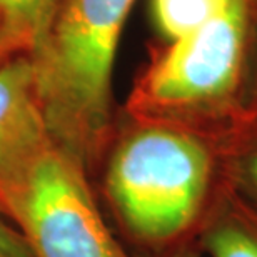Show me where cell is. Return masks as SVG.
Segmentation results:
<instances>
[{"mask_svg": "<svg viewBox=\"0 0 257 257\" xmlns=\"http://www.w3.org/2000/svg\"><path fill=\"white\" fill-rule=\"evenodd\" d=\"M92 181L128 244L166 254L195 240L222 187L220 139L119 109Z\"/></svg>", "mask_w": 257, "mask_h": 257, "instance_id": "6da1fadb", "label": "cell"}, {"mask_svg": "<svg viewBox=\"0 0 257 257\" xmlns=\"http://www.w3.org/2000/svg\"><path fill=\"white\" fill-rule=\"evenodd\" d=\"M136 0H55L30 57L47 134L90 179L114 131L112 70Z\"/></svg>", "mask_w": 257, "mask_h": 257, "instance_id": "7a4b0ae2", "label": "cell"}, {"mask_svg": "<svg viewBox=\"0 0 257 257\" xmlns=\"http://www.w3.org/2000/svg\"><path fill=\"white\" fill-rule=\"evenodd\" d=\"M254 0H222L215 15L149 47L122 110L220 139L245 117Z\"/></svg>", "mask_w": 257, "mask_h": 257, "instance_id": "3957f363", "label": "cell"}, {"mask_svg": "<svg viewBox=\"0 0 257 257\" xmlns=\"http://www.w3.org/2000/svg\"><path fill=\"white\" fill-rule=\"evenodd\" d=\"M0 210L34 257H136L105 224L87 171L52 141L0 179Z\"/></svg>", "mask_w": 257, "mask_h": 257, "instance_id": "277c9868", "label": "cell"}, {"mask_svg": "<svg viewBox=\"0 0 257 257\" xmlns=\"http://www.w3.org/2000/svg\"><path fill=\"white\" fill-rule=\"evenodd\" d=\"M50 141L35 94L29 55L0 65V179L29 161Z\"/></svg>", "mask_w": 257, "mask_h": 257, "instance_id": "5b68a950", "label": "cell"}, {"mask_svg": "<svg viewBox=\"0 0 257 257\" xmlns=\"http://www.w3.org/2000/svg\"><path fill=\"white\" fill-rule=\"evenodd\" d=\"M195 244L202 257H257V207L224 181Z\"/></svg>", "mask_w": 257, "mask_h": 257, "instance_id": "8992f818", "label": "cell"}, {"mask_svg": "<svg viewBox=\"0 0 257 257\" xmlns=\"http://www.w3.org/2000/svg\"><path fill=\"white\" fill-rule=\"evenodd\" d=\"M55 0H0V55L4 64L32 55L47 27Z\"/></svg>", "mask_w": 257, "mask_h": 257, "instance_id": "52a82bcc", "label": "cell"}, {"mask_svg": "<svg viewBox=\"0 0 257 257\" xmlns=\"http://www.w3.org/2000/svg\"><path fill=\"white\" fill-rule=\"evenodd\" d=\"M225 181L257 207V115L244 117L220 137Z\"/></svg>", "mask_w": 257, "mask_h": 257, "instance_id": "ba28073f", "label": "cell"}, {"mask_svg": "<svg viewBox=\"0 0 257 257\" xmlns=\"http://www.w3.org/2000/svg\"><path fill=\"white\" fill-rule=\"evenodd\" d=\"M222 0H152V17L164 40L192 34L214 17Z\"/></svg>", "mask_w": 257, "mask_h": 257, "instance_id": "9c48e42d", "label": "cell"}, {"mask_svg": "<svg viewBox=\"0 0 257 257\" xmlns=\"http://www.w3.org/2000/svg\"><path fill=\"white\" fill-rule=\"evenodd\" d=\"M0 257H34L29 244L0 210Z\"/></svg>", "mask_w": 257, "mask_h": 257, "instance_id": "30bf717a", "label": "cell"}, {"mask_svg": "<svg viewBox=\"0 0 257 257\" xmlns=\"http://www.w3.org/2000/svg\"><path fill=\"white\" fill-rule=\"evenodd\" d=\"M252 35H250L249 64H247V84H245V117L257 115V0Z\"/></svg>", "mask_w": 257, "mask_h": 257, "instance_id": "8fae6325", "label": "cell"}, {"mask_svg": "<svg viewBox=\"0 0 257 257\" xmlns=\"http://www.w3.org/2000/svg\"><path fill=\"white\" fill-rule=\"evenodd\" d=\"M156 257H202V254H200L195 240H192V242H187V244L181 245V247H176L166 254H161Z\"/></svg>", "mask_w": 257, "mask_h": 257, "instance_id": "7c38bea8", "label": "cell"}, {"mask_svg": "<svg viewBox=\"0 0 257 257\" xmlns=\"http://www.w3.org/2000/svg\"><path fill=\"white\" fill-rule=\"evenodd\" d=\"M4 64V60H2V55H0V65H2Z\"/></svg>", "mask_w": 257, "mask_h": 257, "instance_id": "4fadbf2b", "label": "cell"}]
</instances>
